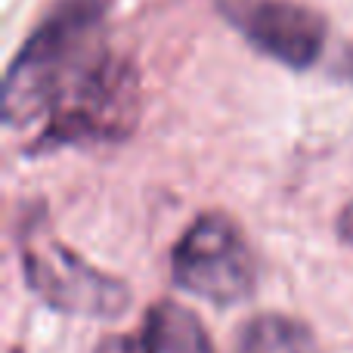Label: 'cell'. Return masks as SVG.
Returning a JSON list of instances; mask_svg holds the SVG:
<instances>
[{
  "mask_svg": "<svg viewBox=\"0 0 353 353\" xmlns=\"http://www.w3.org/2000/svg\"><path fill=\"white\" fill-rule=\"evenodd\" d=\"M115 0H56L3 74L6 128L41 124L72 81L103 53Z\"/></svg>",
  "mask_w": 353,
  "mask_h": 353,
  "instance_id": "1",
  "label": "cell"
},
{
  "mask_svg": "<svg viewBox=\"0 0 353 353\" xmlns=\"http://www.w3.org/2000/svg\"><path fill=\"white\" fill-rule=\"evenodd\" d=\"M140 74L128 56L105 47L53 103L25 155H47L72 146L124 143L140 124Z\"/></svg>",
  "mask_w": 353,
  "mask_h": 353,
  "instance_id": "2",
  "label": "cell"
},
{
  "mask_svg": "<svg viewBox=\"0 0 353 353\" xmlns=\"http://www.w3.org/2000/svg\"><path fill=\"white\" fill-rule=\"evenodd\" d=\"M19 263L25 285L47 307L65 316L115 319L134 301L128 282L84 261L50 230L43 217L22 220Z\"/></svg>",
  "mask_w": 353,
  "mask_h": 353,
  "instance_id": "3",
  "label": "cell"
},
{
  "mask_svg": "<svg viewBox=\"0 0 353 353\" xmlns=\"http://www.w3.org/2000/svg\"><path fill=\"white\" fill-rule=\"evenodd\" d=\"M171 276L183 292L230 307L254 292L257 261L242 226L230 214L201 211L174 242Z\"/></svg>",
  "mask_w": 353,
  "mask_h": 353,
  "instance_id": "4",
  "label": "cell"
},
{
  "mask_svg": "<svg viewBox=\"0 0 353 353\" xmlns=\"http://www.w3.org/2000/svg\"><path fill=\"white\" fill-rule=\"evenodd\" d=\"M230 28L257 53L279 65L304 72L323 56L329 25L316 10L298 0H211Z\"/></svg>",
  "mask_w": 353,
  "mask_h": 353,
  "instance_id": "5",
  "label": "cell"
},
{
  "mask_svg": "<svg viewBox=\"0 0 353 353\" xmlns=\"http://www.w3.org/2000/svg\"><path fill=\"white\" fill-rule=\"evenodd\" d=\"M97 353H214V344L189 307L159 301L146 310L134 335L103 338Z\"/></svg>",
  "mask_w": 353,
  "mask_h": 353,
  "instance_id": "6",
  "label": "cell"
},
{
  "mask_svg": "<svg viewBox=\"0 0 353 353\" xmlns=\"http://www.w3.org/2000/svg\"><path fill=\"white\" fill-rule=\"evenodd\" d=\"M232 353H319L310 325L285 313H257L239 329Z\"/></svg>",
  "mask_w": 353,
  "mask_h": 353,
  "instance_id": "7",
  "label": "cell"
},
{
  "mask_svg": "<svg viewBox=\"0 0 353 353\" xmlns=\"http://www.w3.org/2000/svg\"><path fill=\"white\" fill-rule=\"evenodd\" d=\"M335 232H338V239H341L344 245H350V248H353V199L341 208V214H338Z\"/></svg>",
  "mask_w": 353,
  "mask_h": 353,
  "instance_id": "8",
  "label": "cell"
}]
</instances>
